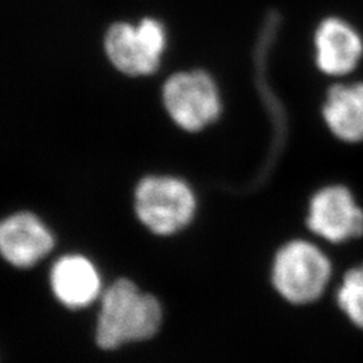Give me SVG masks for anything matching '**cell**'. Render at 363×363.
<instances>
[{"instance_id": "cell-1", "label": "cell", "mask_w": 363, "mask_h": 363, "mask_svg": "<svg viewBox=\"0 0 363 363\" xmlns=\"http://www.w3.org/2000/svg\"><path fill=\"white\" fill-rule=\"evenodd\" d=\"M162 318L157 298L140 292L128 279H118L101 295L96 342L101 349L112 350L150 339L159 331Z\"/></svg>"}, {"instance_id": "cell-2", "label": "cell", "mask_w": 363, "mask_h": 363, "mask_svg": "<svg viewBox=\"0 0 363 363\" xmlns=\"http://www.w3.org/2000/svg\"><path fill=\"white\" fill-rule=\"evenodd\" d=\"M331 271L330 259L319 247L307 241H291L273 261V286L291 303H311L325 292Z\"/></svg>"}, {"instance_id": "cell-3", "label": "cell", "mask_w": 363, "mask_h": 363, "mask_svg": "<svg viewBox=\"0 0 363 363\" xmlns=\"http://www.w3.org/2000/svg\"><path fill=\"white\" fill-rule=\"evenodd\" d=\"M135 211L147 229L159 235H171L184 229L193 220L194 194L179 179L150 177L136 189Z\"/></svg>"}, {"instance_id": "cell-4", "label": "cell", "mask_w": 363, "mask_h": 363, "mask_svg": "<svg viewBox=\"0 0 363 363\" xmlns=\"http://www.w3.org/2000/svg\"><path fill=\"white\" fill-rule=\"evenodd\" d=\"M163 48V27L152 19H144L138 27L115 25L105 38L106 54L113 65L130 76L155 72Z\"/></svg>"}, {"instance_id": "cell-5", "label": "cell", "mask_w": 363, "mask_h": 363, "mask_svg": "<svg viewBox=\"0 0 363 363\" xmlns=\"http://www.w3.org/2000/svg\"><path fill=\"white\" fill-rule=\"evenodd\" d=\"M163 99L171 117L184 130H201L220 113L216 85L202 72L172 76L164 85Z\"/></svg>"}, {"instance_id": "cell-6", "label": "cell", "mask_w": 363, "mask_h": 363, "mask_svg": "<svg viewBox=\"0 0 363 363\" xmlns=\"http://www.w3.org/2000/svg\"><path fill=\"white\" fill-rule=\"evenodd\" d=\"M307 223L327 241L343 242L363 234V211L346 187L330 186L313 195Z\"/></svg>"}, {"instance_id": "cell-7", "label": "cell", "mask_w": 363, "mask_h": 363, "mask_svg": "<svg viewBox=\"0 0 363 363\" xmlns=\"http://www.w3.org/2000/svg\"><path fill=\"white\" fill-rule=\"evenodd\" d=\"M54 247V237L46 225L31 213H16L0 226V250L7 262L28 268L46 257Z\"/></svg>"}, {"instance_id": "cell-8", "label": "cell", "mask_w": 363, "mask_h": 363, "mask_svg": "<svg viewBox=\"0 0 363 363\" xmlns=\"http://www.w3.org/2000/svg\"><path fill=\"white\" fill-rule=\"evenodd\" d=\"M54 296L69 308H84L101 295V279L91 259L69 255L58 259L50 272Z\"/></svg>"}, {"instance_id": "cell-9", "label": "cell", "mask_w": 363, "mask_h": 363, "mask_svg": "<svg viewBox=\"0 0 363 363\" xmlns=\"http://www.w3.org/2000/svg\"><path fill=\"white\" fill-rule=\"evenodd\" d=\"M316 62L322 72L343 76L358 65L363 54V42L352 27L330 18L319 26L315 37Z\"/></svg>"}, {"instance_id": "cell-10", "label": "cell", "mask_w": 363, "mask_h": 363, "mask_svg": "<svg viewBox=\"0 0 363 363\" xmlns=\"http://www.w3.org/2000/svg\"><path fill=\"white\" fill-rule=\"evenodd\" d=\"M325 123L345 142L363 140V84L335 85L325 99Z\"/></svg>"}, {"instance_id": "cell-11", "label": "cell", "mask_w": 363, "mask_h": 363, "mask_svg": "<svg viewBox=\"0 0 363 363\" xmlns=\"http://www.w3.org/2000/svg\"><path fill=\"white\" fill-rule=\"evenodd\" d=\"M337 304L354 325L363 328V267L351 269L337 291Z\"/></svg>"}]
</instances>
